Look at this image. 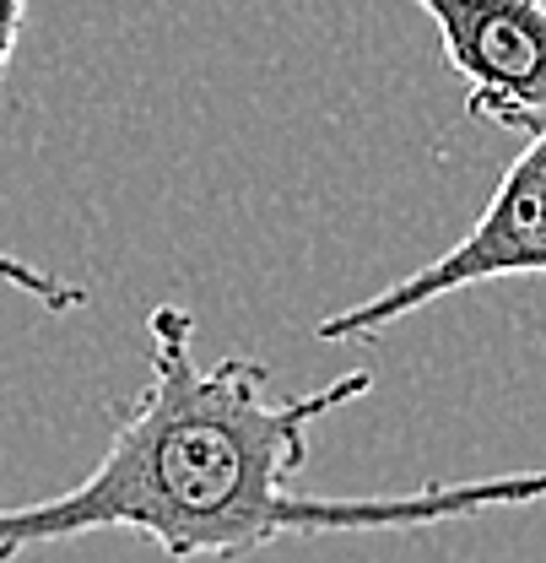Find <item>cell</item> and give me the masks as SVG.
Segmentation results:
<instances>
[{"instance_id": "7a4b0ae2", "label": "cell", "mask_w": 546, "mask_h": 563, "mask_svg": "<svg viewBox=\"0 0 546 563\" xmlns=\"http://www.w3.org/2000/svg\"><path fill=\"white\" fill-rule=\"evenodd\" d=\"M503 277H546V125L509 163V174L498 179L492 201L481 207V217L466 228L460 244H449L438 261L406 272L401 282L379 287L374 298L325 314L314 325V336L331 342V347L374 342L416 309Z\"/></svg>"}, {"instance_id": "277c9868", "label": "cell", "mask_w": 546, "mask_h": 563, "mask_svg": "<svg viewBox=\"0 0 546 563\" xmlns=\"http://www.w3.org/2000/svg\"><path fill=\"white\" fill-rule=\"evenodd\" d=\"M0 282H5V287H16L22 298H33V303L55 309V314H70V309H81V303H87V287L49 277V272H38L33 261H16V255H5V250H0Z\"/></svg>"}, {"instance_id": "5b68a950", "label": "cell", "mask_w": 546, "mask_h": 563, "mask_svg": "<svg viewBox=\"0 0 546 563\" xmlns=\"http://www.w3.org/2000/svg\"><path fill=\"white\" fill-rule=\"evenodd\" d=\"M22 27H27V0H0V81H5V70L16 60Z\"/></svg>"}, {"instance_id": "6da1fadb", "label": "cell", "mask_w": 546, "mask_h": 563, "mask_svg": "<svg viewBox=\"0 0 546 563\" xmlns=\"http://www.w3.org/2000/svg\"><path fill=\"white\" fill-rule=\"evenodd\" d=\"M146 385L131 407H120L103 461L55 498L11 509L0 504V563L98 531H136L174 563H238L281 537L427 531L546 498V472L427 483L416 493L368 498L298 493L314 422L363 401L374 374L352 368L309 396L281 401L271 396L266 363L196 357V314L185 303H157L146 314Z\"/></svg>"}, {"instance_id": "3957f363", "label": "cell", "mask_w": 546, "mask_h": 563, "mask_svg": "<svg viewBox=\"0 0 546 563\" xmlns=\"http://www.w3.org/2000/svg\"><path fill=\"white\" fill-rule=\"evenodd\" d=\"M466 81L471 120L536 136L546 125V0H416Z\"/></svg>"}]
</instances>
